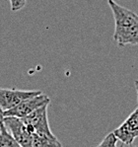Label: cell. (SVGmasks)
Here are the masks:
<instances>
[{
    "label": "cell",
    "instance_id": "6da1fadb",
    "mask_svg": "<svg viewBox=\"0 0 138 147\" xmlns=\"http://www.w3.org/2000/svg\"><path fill=\"white\" fill-rule=\"evenodd\" d=\"M114 19V42L119 47L138 46V14L117 4L114 0H108Z\"/></svg>",
    "mask_w": 138,
    "mask_h": 147
},
{
    "label": "cell",
    "instance_id": "7a4b0ae2",
    "mask_svg": "<svg viewBox=\"0 0 138 147\" xmlns=\"http://www.w3.org/2000/svg\"><path fill=\"white\" fill-rule=\"evenodd\" d=\"M49 98L46 95L38 94L36 96L30 97L28 99H25L22 102H20L18 105H16L14 108L10 109L8 111L4 112L5 117H15L19 119H23L36 111L37 109L42 107L44 105H49Z\"/></svg>",
    "mask_w": 138,
    "mask_h": 147
},
{
    "label": "cell",
    "instance_id": "3957f363",
    "mask_svg": "<svg viewBox=\"0 0 138 147\" xmlns=\"http://www.w3.org/2000/svg\"><path fill=\"white\" fill-rule=\"evenodd\" d=\"M3 123L21 147H33L32 133L22 119L15 117H4Z\"/></svg>",
    "mask_w": 138,
    "mask_h": 147
},
{
    "label": "cell",
    "instance_id": "277c9868",
    "mask_svg": "<svg viewBox=\"0 0 138 147\" xmlns=\"http://www.w3.org/2000/svg\"><path fill=\"white\" fill-rule=\"evenodd\" d=\"M117 140L125 145H131L138 137V108L129 115V117L120 125L112 131Z\"/></svg>",
    "mask_w": 138,
    "mask_h": 147
},
{
    "label": "cell",
    "instance_id": "5b68a950",
    "mask_svg": "<svg viewBox=\"0 0 138 147\" xmlns=\"http://www.w3.org/2000/svg\"><path fill=\"white\" fill-rule=\"evenodd\" d=\"M47 107L48 105L42 106L22 119L33 134L34 133H46V134L53 133L49 128Z\"/></svg>",
    "mask_w": 138,
    "mask_h": 147
},
{
    "label": "cell",
    "instance_id": "8992f818",
    "mask_svg": "<svg viewBox=\"0 0 138 147\" xmlns=\"http://www.w3.org/2000/svg\"><path fill=\"white\" fill-rule=\"evenodd\" d=\"M42 93V91H23L15 89H2L0 88V108L3 112L14 108L16 105L25 99L36 96Z\"/></svg>",
    "mask_w": 138,
    "mask_h": 147
},
{
    "label": "cell",
    "instance_id": "52a82bcc",
    "mask_svg": "<svg viewBox=\"0 0 138 147\" xmlns=\"http://www.w3.org/2000/svg\"><path fill=\"white\" fill-rule=\"evenodd\" d=\"M33 147H62L53 133H34Z\"/></svg>",
    "mask_w": 138,
    "mask_h": 147
},
{
    "label": "cell",
    "instance_id": "ba28073f",
    "mask_svg": "<svg viewBox=\"0 0 138 147\" xmlns=\"http://www.w3.org/2000/svg\"><path fill=\"white\" fill-rule=\"evenodd\" d=\"M0 129H1L0 147H21V145L16 141L14 137L11 135V133L7 130L4 123L0 125Z\"/></svg>",
    "mask_w": 138,
    "mask_h": 147
},
{
    "label": "cell",
    "instance_id": "9c48e42d",
    "mask_svg": "<svg viewBox=\"0 0 138 147\" xmlns=\"http://www.w3.org/2000/svg\"><path fill=\"white\" fill-rule=\"evenodd\" d=\"M116 143H117L116 137L114 135V133L110 132L103 139V141L97 147H116Z\"/></svg>",
    "mask_w": 138,
    "mask_h": 147
},
{
    "label": "cell",
    "instance_id": "30bf717a",
    "mask_svg": "<svg viewBox=\"0 0 138 147\" xmlns=\"http://www.w3.org/2000/svg\"><path fill=\"white\" fill-rule=\"evenodd\" d=\"M9 1H10L11 10L13 12H16V11H19L21 9H23L27 3V0H9Z\"/></svg>",
    "mask_w": 138,
    "mask_h": 147
},
{
    "label": "cell",
    "instance_id": "8fae6325",
    "mask_svg": "<svg viewBox=\"0 0 138 147\" xmlns=\"http://www.w3.org/2000/svg\"><path fill=\"white\" fill-rule=\"evenodd\" d=\"M134 85H135V90H136V94H137V102H138V80H136L134 82Z\"/></svg>",
    "mask_w": 138,
    "mask_h": 147
},
{
    "label": "cell",
    "instance_id": "7c38bea8",
    "mask_svg": "<svg viewBox=\"0 0 138 147\" xmlns=\"http://www.w3.org/2000/svg\"><path fill=\"white\" fill-rule=\"evenodd\" d=\"M120 147H129V146H128V145H125V144H123V145H121Z\"/></svg>",
    "mask_w": 138,
    "mask_h": 147
},
{
    "label": "cell",
    "instance_id": "4fadbf2b",
    "mask_svg": "<svg viewBox=\"0 0 138 147\" xmlns=\"http://www.w3.org/2000/svg\"><path fill=\"white\" fill-rule=\"evenodd\" d=\"M129 147H138V144H137V145H135V146H131V145H129Z\"/></svg>",
    "mask_w": 138,
    "mask_h": 147
},
{
    "label": "cell",
    "instance_id": "5bb4252c",
    "mask_svg": "<svg viewBox=\"0 0 138 147\" xmlns=\"http://www.w3.org/2000/svg\"><path fill=\"white\" fill-rule=\"evenodd\" d=\"M0 135H1V129H0Z\"/></svg>",
    "mask_w": 138,
    "mask_h": 147
}]
</instances>
